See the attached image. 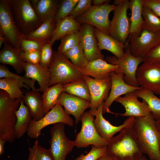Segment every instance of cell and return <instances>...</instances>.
I'll return each instance as SVG.
<instances>
[{
  "label": "cell",
  "mask_w": 160,
  "mask_h": 160,
  "mask_svg": "<svg viewBox=\"0 0 160 160\" xmlns=\"http://www.w3.org/2000/svg\"><path fill=\"white\" fill-rule=\"evenodd\" d=\"M151 114L136 117L133 126L142 153L150 160H160V132Z\"/></svg>",
  "instance_id": "obj_1"
},
{
  "label": "cell",
  "mask_w": 160,
  "mask_h": 160,
  "mask_svg": "<svg viewBox=\"0 0 160 160\" xmlns=\"http://www.w3.org/2000/svg\"><path fill=\"white\" fill-rule=\"evenodd\" d=\"M107 153L115 160H139L143 155L133 125L122 129L108 143Z\"/></svg>",
  "instance_id": "obj_2"
},
{
  "label": "cell",
  "mask_w": 160,
  "mask_h": 160,
  "mask_svg": "<svg viewBox=\"0 0 160 160\" xmlns=\"http://www.w3.org/2000/svg\"><path fill=\"white\" fill-rule=\"evenodd\" d=\"M21 99L12 98L7 92L0 89V139L9 143H13L17 138L15 131L16 113Z\"/></svg>",
  "instance_id": "obj_3"
},
{
  "label": "cell",
  "mask_w": 160,
  "mask_h": 160,
  "mask_svg": "<svg viewBox=\"0 0 160 160\" xmlns=\"http://www.w3.org/2000/svg\"><path fill=\"white\" fill-rule=\"evenodd\" d=\"M49 70L51 75L49 87L65 84L83 79L81 69L74 65L63 54L54 51Z\"/></svg>",
  "instance_id": "obj_4"
},
{
  "label": "cell",
  "mask_w": 160,
  "mask_h": 160,
  "mask_svg": "<svg viewBox=\"0 0 160 160\" xmlns=\"http://www.w3.org/2000/svg\"><path fill=\"white\" fill-rule=\"evenodd\" d=\"M9 0L15 22L24 35L36 30L43 22L35 11L30 0Z\"/></svg>",
  "instance_id": "obj_5"
},
{
  "label": "cell",
  "mask_w": 160,
  "mask_h": 160,
  "mask_svg": "<svg viewBox=\"0 0 160 160\" xmlns=\"http://www.w3.org/2000/svg\"><path fill=\"white\" fill-rule=\"evenodd\" d=\"M116 6L105 3L99 6L93 5L75 19L78 22L92 25L103 33L109 35L110 21L109 16Z\"/></svg>",
  "instance_id": "obj_6"
},
{
  "label": "cell",
  "mask_w": 160,
  "mask_h": 160,
  "mask_svg": "<svg viewBox=\"0 0 160 160\" xmlns=\"http://www.w3.org/2000/svg\"><path fill=\"white\" fill-rule=\"evenodd\" d=\"M129 0H115L116 6L113 11L112 19L110 21L109 35L125 44L129 38L130 22L127 15Z\"/></svg>",
  "instance_id": "obj_7"
},
{
  "label": "cell",
  "mask_w": 160,
  "mask_h": 160,
  "mask_svg": "<svg viewBox=\"0 0 160 160\" xmlns=\"http://www.w3.org/2000/svg\"><path fill=\"white\" fill-rule=\"evenodd\" d=\"M125 53L121 58H118L114 56H108L105 60L108 63L116 65L119 72L123 73L124 79L128 84L135 87H140L136 79V73L139 65L144 61V58L136 57L131 53L129 42L125 44Z\"/></svg>",
  "instance_id": "obj_8"
},
{
  "label": "cell",
  "mask_w": 160,
  "mask_h": 160,
  "mask_svg": "<svg viewBox=\"0 0 160 160\" xmlns=\"http://www.w3.org/2000/svg\"><path fill=\"white\" fill-rule=\"evenodd\" d=\"M63 123L70 127L74 125L72 119L67 114L59 103L56 104L42 119L38 121L32 119L27 131V135L32 139H37L41 134V130L51 124Z\"/></svg>",
  "instance_id": "obj_9"
},
{
  "label": "cell",
  "mask_w": 160,
  "mask_h": 160,
  "mask_svg": "<svg viewBox=\"0 0 160 160\" xmlns=\"http://www.w3.org/2000/svg\"><path fill=\"white\" fill-rule=\"evenodd\" d=\"M0 33L13 47L20 51V41L25 37L19 30L13 18L9 0H0Z\"/></svg>",
  "instance_id": "obj_10"
},
{
  "label": "cell",
  "mask_w": 160,
  "mask_h": 160,
  "mask_svg": "<svg viewBox=\"0 0 160 160\" xmlns=\"http://www.w3.org/2000/svg\"><path fill=\"white\" fill-rule=\"evenodd\" d=\"M94 117L90 110L82 115L81 129L74 140L77 148H85L90 145L97 147L107 146L108 143L101 137L95 127Z\"/></svg>",
  "instance_id": "obj_11"
},
{
  "label": "cell",
  "mask_w": 160,
  "mask_h": 160,
  "mask_svg": "<svg viewBox=\"0 0 160 160\" xmlns=\"http://www.w3.org/2000/svg\"><path fill=\"white\" fill-rule=\"evenodd\" d=\"M65 124L59 123L51 128L49 133V149L55 160H65L67 156L75 146V141L66 137L65 132Z\"/></svg>",
  "instance_id": "obj_12"
},
{
  "label": "cell",
  "mask_w": 160,
  "mask_h": 160,
  "mask_svg": "<svg viewBox=\"0 0 160 160\" xmlns=\"http://www.w3.org/2000/svg\"><path fill=\"white\" fill-rule=\"evenodd\" d=\"M127 41L132 54L144 58L150 50L160 42V32L143 29L138 35H130Z\"/></svg>",
  "instance_id": "obj_13"
},
{
  "label": "cell",
  "mask_w": 160,
  "mask_h": 160,
  "mask_svg": "<svg viewBox=\"0 0 160 160\" xmlns=\"http://www.w3.org/2000/svg\"><path fill=\"white\" fill-rule=\"evenodd\" d=\"M136 77L140 87L160 95V63H143L138 68Z\"/></svg>",
  "instance_id": "obj_14"
},
{
  "label": "cell",
  "mask_w": 160,
  "mask_h": 160,
  "mask_svg": "<svg viewBox=\"0 0 160 160\" xmlns=\"http://www.w3.org/2000/svg\"><path fill=\"white\" fill-rule=\"evenodd\" d=\"M104 102H103L97 109L90 110L92 114L95 117L94 120V124L97 131L101 137L108 143L115 134L119 132L122 129L133 125L135 118L128 117L123 124L119 126L111 124L103 116V110Z\"/></svg>",
  "instance_id": "obj_15"
},
{
  "label": "cell",
  "mask_w": 160,
  "mask_h": 160,
  "mask_svg": "<svg viewBox=\"0 0 160 160\" xmlns=\"http://www.w3.org/2000/svg\"><path fill=\"white\" fill-rule=\"evenodd\" d=\"M83 79L88 85L90 92V110H96L108 97L111 85L110 77L98 80L89 76H84Z\"/></svg>",
  "instance_id": "obj_16"
},
{
  "label": "cell",
  "mask_w": 160,
  "mask_h": 160,
  "mask_svg": "<svg viewBox=\"0 0 160 160\" xmlns=\"http://www.w3.org/2000/svg\"><path fill=\"white\" fill-rule=\"evenodd\" d=\"M94 30L95 27L92 25L82 23L79 31L80 43L89 62L97 59H105L104 55L99 50Z\"/></svg>",
  "instance_id": "obj_17"
},
{
  "label": "cell",
  "mask_w": 160,
  "mask_h": 160,
  "mask_svg": "<svg viewBox=\"0 0 160 160\" xmlns=\"http://www.w3.org/2000/svg\"><path fill=\"white\" fill-rule=\"evenodd\" d=\"M124 74L121 72H113L110 74L111 82L110 91L106 100L104 102L103 110V114L109 113V107L121 95L140 88L141 87H135L131 86L124 81Z\"/></svg>",
  "instance_id": "obj_18"
},
{
  "label": "cell",
  "mask_w": 160,
  "mask_h": 160,
  "mask_svg": "<svg viewBox=\"0 0 160 160\" xmlns=\"http://www.w3.org/2000/svg\"><path fill=\"white\" fill-rule=\"evenodd\" d=\"M134 92L128 93L123 97L120 96L115 101L121 104L124 108L123 113H116L110 111L109 113L119 115L124 117L135 118L146 116L151 114L149 108L144 101L140 102Z\"/></svg>",
  "instance_id": "obj_19"
},
{
  "label": "cell",
  "mask_w": 160,
  "mask_h": 160,
  "mask_svg": "<svg viewBox=\"0 0 160 160\" xmlns=\"http://www.w3.org/2000/svg\"><path fill=\"white\" fill-rule=\"evenodd\" d=\"M58 102L64 108L68 115H72L75 119V125L80 121L85 110L90 108V102L79 97L63 92L60 95Z\"/></svg>",
  "instance_id": "obj_20"
},
{
  "label": "cell",
  "mask_w": 160,
  "mask_h": 160,
  "mask_svg": "<svg viewBox=\"0 0 160 160\" xmlns=\"http://www.w3.org/2000/svg\"><path fill=\"white\" fill-rule=\"evenodd\" d=\"M81 71L83 76L92 77L96 79H103L110 76L112 72H119L118 67L102 59L89 62Z\"/></svg>",
  "instance_id": "obj_21"
},
{
  "label": "cell",
  "mask_w": 160,
  "mask_h": 160,
  "mask_svg": "<svg viewBox=\"0 0 160 160\" xmlns=\"http://www.w3.org/2000/svg\"><path fill=\"white\" fill-rule=\"evenodd\" d=\"M95 33L98 41L99 50H106L118 58H121L125 53L126 45L109 34H106L95 28Z\"/></svg>",
  "instance_id": "obj_22"
},
{
  "label": "cell",
  "mask_w": 160,
  "mask_h": 160,
  "mask_svg": "<svg viewBox=\"0 0 160 160\" xmlns=\"http://www.w3.org/2000/svg\"><path fill=\"white\" fill-rule=\"evenodd\" d=\"M26 78L35 80L39 86L38 91L43 92L48 87L51 80L49 68H45L39 64L35 65L25 62L24 66Z\"/></svg>",
  "instance_id": "obj_23"
},
{
  "label": "cell",
  "mask_w": 160,
  "mask_h": 160,
  "mask_svg": "<svg viewBox=\"0 0 160 160\" xmlns=\"http://www.w3.org/2000/svg\"><path fill=\"white\" fill-rule=\"evenodd\" d=\"M0 63L12 66L17 73L20 74L24 71L25 62L22 57L20 51L8 42L4 44V47L0 52Z\"/></svg>",
  "instance_id": "obj_24"
},
{
  "label": "cell",
  "mask_w": 160,
  "mask_h": 160,
  "mask_svg": "<svg viewBox=\"0 0 160 160\" xmlns=\"http://www.w3.org/2000/svg\"><path fill=\"white\" fill-rule=\"evenodd\" d=\"M22 99L28 107L32 119L38 121L45 116L43 100L40 92L32 90L25 91Z\"/></svg>",
  "instance_id": "obj_25"
},
{
  "label": "cell",
  "mask_w": 160,
  "mask_h": 160,
  "mask_svg": "<svg viewBox=\"0 0 160 160\" xmlns=\"http://www.w3.org/2000/svg\"><path fill=\"white\" fill-rule=\"evenodd\" d=\"M82 24L69 15L65 17L56 24L50 42L52 45L65 35L79 31Z\"/></svg>",
  "instance_id": "obj_26"
},
{
  "label": "cell",
  "mask_w": 160,
  "mask_h": 160,
  "mask_svg": "<svg viewBox=\"0 0 160 160\" xmlns=\"http://www.w3.org/2000/svg\"><path fill=\"white\" fill-rule=\"evenodd\" d=\"M144 5L143 0L129 1L128 7L131 12L129 18L130 29L129 35H138L143 29L144 20L142 10Z\"/></svg>",
  "instance_id": "obj_27"
},
{
  "label": "cell",
  "mask_w": 160,
  "mask_h": 160,
  "mask_svg": "<svg viewBox=\"0 0 160 160\" xmlns=\"http://www.w3.org/2000/svg\"><path fill=\"white\" fill-rule=\"evenodd\" d=\"M60 1L57 0H30L37 14L43 22L50 19L54 20Z\"/></svg>",
  "instance_id": "obj_28"
},
{
  "label": "cell",
  "mask_w": 160,
  "mask_h": 160,
  "mask_svg": "<svg viewBox=\"0 0 160 160\" xmlns=\"http://www.w3.org/2000/svg\"><path fill=\"white\" fill-rule=\"evenodd\" d=\"M16 114L17 122L15 127V134L17 139H19L27 132L32 119L30 111L22 99Z\"/></svg>",
  "instance_id": "obj_29"
},
{
  "label": "cell",
  "mask_w": 160,
  "mask_h": 160,
  "mask_svg": "<svg viewBox=\"0 0 160 160\" xmlns=\"http://www.w3.org/2000/svg\"><path fill=\"white\" fill-rule=\"evenodd\" d=\"M24 88L30 91L31 88L21 81L12 78H5L0 79V89L7 92L13 98L21 99L24 93L21 88Z\"/></svg>",
  "instance_id": "obj_30"
},
{
  "label": "cell",
  "mask_w": 160,
  "mask_h": 160,
  "mask_svg": "<svg viewBox=\"0 0 160 160\" xmlns=\"http://www.w3.org/2000/svg\"><path fill=\"white\" fill-rule=\"evenodd\" d=\"M134 92L147 104L154 119L157 120L160 119V98L151 90L142 87Z\"/></svg>",
  "instance_id": "obj_31"
},
{
  "label": "cell",
  "mask_w": 160,
  "mask_h": 160,
  "mask_svg": "<svg viewBox=\"0 0 160 160\" xmlns=\"http://www.w3.org/2000/svg\"><path fill=\"white\" fill-rule=\"evenodd\" d=\"M56 26L54 19L44 21L36 30L25 36L28 39L39 40L46 42L50 41Z\"/></svg>",
  "instance_id": "obj_32"
},
{
  "label": "cell",
  "mask_w": 160,
  "mask_h": 160,
  "mask_svg": "<svg viewBox=\"0 0 160 160\" xmlns=\"http://www.w3.org/2000/svg\"><path fill=\"white\" fill-rule=\"evenodd\" d=\"M63 85L62 84H58L48 87L41 95L45 115L58 103L59 97L63 91Z\"/></svg>",
  "instance_id": "obj_33"
},
{
  "label": "cell",
  "mask_w": 160,
  "mask_h": 160,
  "mask_svg": "<svg viewBox=\"0 0 160 160\" xmlns=\"http://www.w3.org/2000/svg\"><path fill=\"white\" fill-rule=\"evenodd\" d=\"M63 92L90 101V96L88 85L83 79L63 85Z\"/></svg>",
  "instance_id": "obj_34"
},
{
  "label": "cell",
  "mask_w": 160,
  "mask_h": 160,
  "mask_svg": "<svg viewBox=\"0 0 160 160\" xmlns=\"http://www.w3.org/2000/svg\"><path fill=\"white\" fill-rule=\"evenodd\" d=\"M142 15L144 20L143 29L153 32H160V17L151 9L144 5Z\"/></svg>",
  "instance_id": "obj_35"
},
{
  "label": "cell",
  "mask_w": 160,
  "mask_h": 160,
  "mask_svg": "<svg viewBox=\"0 0 160 160\" xmlns=\"http://www.w3.org/2000/svg\"><path fill=\"white\" fill-rule=\"evenodd\" d=\"M63 55L70 59L74 65L81 69L84 68L89 62L85 57L80 42L66 51Z\"/></svg>",
  "instance_id": "obj_36"
},
{
  "label": "cell",
  "mask_w": 160,
  "mask_h": 160,
  "mask_svg": "<svg viewBox=\"0 0 160 160\" xmlns=\"http://www.w3.org/2000/svg\"><path fill=\"white\" fill-rule=\"evenodd\" d=\"M28 160H55L50 150L39 145L36 140L32 147L29 148Z\"/></svg>",
  "instance_id": "obj_37"
},
{
  "label": "cell",
  "mask_w": 160,
  "mask_h": 160,
  "mask_svg": "<svg viewBox=\"0 0 160 160\" xmlns=\"http://www.w3.org/2000/svg\"><path fill=\"white\" fill-rule=\"evenodd\" d=\"M57 51L63 54L66 51L80 42V35L79 31L67 34L61 39Z\"/></svg>",
  "instance_id": "obj_38"
},
{
  "label": "cell",
  "mask_w": 160,
  "mask_h": 160,
  "mask_svg": "<svg viewBox=\"0 0 160 160\" xmlns=\"http://www.w3.org/2000/svg\"><path fill=\"white\" fill-rule=\"evenodd\" d=\"M79 0H60L54 20L56 23L68 16Z\"/></svg>",
  "instance_id": "obj_39"
},
{
  "label": "cell",
  "mask_w": 160,
  "mask_h": 160,
  "mask_svg": "<svg viewBox=\"0 0 160 160\" xmlns=\"http://www.w3.org/2000/svg\"><path fill=\"white\" fill-rule=\"evenodd\" d=\"M12 78L18 79L25 84L29 87L32 90L38 92V88H36L35 86L36 81L35 80L26 78L24 76H21L15 74L10 71L4 65H0V78Z\"/></svg>",
  "instance_id": "obj_40"
},
{
  "label": "cell",
  "mask_w": 160,
  "mask_h": 160,
  "mask_svg": "<svg viewBox=\"0 0 160 160\" xmlns=\"http://www.w3.org/2000/svg\"><path fill=\"white\" fill-rule=\"evenodd\" d=\"M49 41L45 42L40 50L39 64L48 69L53 57L54 52Z\"/></svg>",
  "instance_id": "obj_41"
},
{
  "label": "cell",
  "mask_w": 160,
  "mask_h": 160,
  "mask_svg": "<svg viewBox=\"0 0 160 160\" xmlns=\"http://www.w3.org/2000/svg\"><path fill=\"white\" fill-rule=\"evenodd\" d=\"M107 146L97 147L92 145L90 151L86 154H81L75 160H97L107 152Z\"/></svg>",
  "instance_id": "obj_42"
},
{
  "label": "cell",
  "mask_w": 160,
  "mask_h": 160,
  "mask_svg": "<svg viewBox=\"0 0 160 160\" xmlns=\"http://www.w3.org/2000/svg\"><path fill=\"white\" fill-rule=\"evenodd\" d=\"M45 42L39 40L27 39L24 37L20 41V51L25 52L40 51Z\"/></svg>",
  "instance_id": "obj_43"
},
{
  "label": "cell",
  "mask_w": 160,
  "mask_h": 160,
  "mask_svg": "<svg viewBox=\"0 0 160 160\" xmlns=\"http://www.w3.org/2000/svg\"><path fill=\"white\" fill-rule=\"evenodd\" d=\"M92 5L91 0H79L69 16L74 19L80 16Z\"/></svg>",
  "instance_id": "obj_44"
},
{
  "label": "cell",
  "mask_w": 160,
  "mask_h": 160,
  "mask_svg": "<svg viewBox=\"0 0 160 160\" xmlns=\"http://www.w3.org/2000/svg\"><path fill=\"white\" fill-rule=\"evenodd\" d=\"M144 59L145 63H160V42L147 53Z\"/></svg>",
  "instance_id": "obj_45"
},
{
  "label": "cell",
  "mask_w": 160,
  "mask_h": 160,
  "mask_svg": "<svg viewBox=\"0 0 160 160\" xmlns=\"http://www.w3.org/2000/svg\"><path fill=\"white\" fill-rule=\"evenodd\" d=\"M20 53L25 62L35 65L39 64L40 51L27 52L20 51Z\"/></svg>",
  "instance_id": "obj_46"
},
{
  "label": "cell",
  "mask_w": 160,
  "mask_h": 160,
  "mask_svg": "<svg viewBox=\"0 0 160 160\" xmlns=\"http://www.w3.org/2000/svg\"><path fill=\"white\" fill-rule=\"evenodd\" d=\"M143 4L151 9L160 17V0H143Z\"/></svg>",
  "instance_id": "obj_47"
},
{
  "label": "cell",
  "mask_w": 160,
  "mask_h": 160,
  "mask_svg": "<svg viewBox=\"0 0 160 160\" xmlns=\"http://www.w3.org/2000/svg\"><path fill=\"white\" fill-rule=\"evenodd\" d=\"M109 0H92V4L94 6H99L108 2H111Z\"/></svg>",
  "instance_id": "obj_48"
},
{
  "label": "cell",
  "mask_w": 160,
  "mask_h": 160,
  "mask_svg": "<svg viewBox=\"0 0 160 160\" xmlns=\"http://www.w3.org/2000/svg\"><path fill=\"white\" fill-rule=\"evenodd\" d=\"M97 160H115L106 152L99 157Z\"/></svg>",
  "instance_id": "obj_49"
},
{
  "label": "cell",
  "mask_w": 160,
  "mask_h": 160,
  "mask_svg": "<svg viewBox=\"0 0 160 160\" xmlns=\"http://www.w3.org/2000/svg\"><path fill=\"white\" fill-rule=\"evenodd\" d=\"M7 141L4 139H0V155L3 154L4 152V145Z\"/></svg>",
  "instance_id": "obj_50"
},
{
  "label": "cell",
  "mask_w": 160,
  "mask_h": 160,
  "mask_svg": "<svg viewBox=\"0 0 160 160\" xmlns=\"http://www.w3.org/2000/svg\"><path fill=\"white\" fill-rule=\"evenodd\" d=\"M6 42H8L5 36L2 34L0 33V48L2 45Z\"/></svg>",
  "instance_id": "obj_51"
},
{
  "label": "cell",
  "mask_w": 160,
  "mask_h": 160,
  "mask_svg": "<svg viewBox=\"0 0 160 160\" xmlns=\"http://www.w3.org/2000/svg\"><path fill=\"white\" fill-rule=\"evenodd\" d=\"M155 122L156 127L160 132V119L157 120H155Z\"/></svg>",
  "instance_id": "obj_52"
},
{
  "label": "cell",
  "mask_w": 160,
  "mask_h": 160,
  "mask_svg": "<svg viewBox=\"0 0 160 160\" xmlns=\"http://www.w3.org/2000/svg\"><path fill=\"white\" fill-rule=\"evenodd\" d=\"M139 160H149L144 156L143 155Z\"/></svg>",
  "instance_id": "obj_53"
},
{
  "label": "cell",
  "mask_w": 160,
  "mask_h": 160,
  "mask_svg": "<svg viewBox=\"0 0 160 160\" xmlns=\"http://www.w3.org/2000/svg\"></svg>",
  "instance_id": "obj_54"
},
{
  "label": "cell",
  "mask_w": 160,
  "mask_h": 160,
  "mask_svg": "<svg viewBox=\"0 0 160 160\" xmlns=\"http://www.w3.org/2000/svg\"></svg>",
  "instance_id": "obj_55"
}]
</instances>
